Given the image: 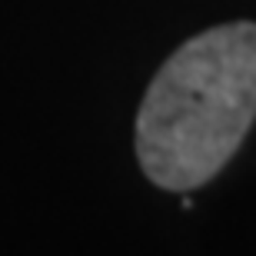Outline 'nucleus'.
I'll list each match as a JSON object with an SVG mask.
<instances>
[{
  "mask_svg": "<svg viewBox=\"0 0 256 256\" xmlns=\"http://www.w3.org/2000/svg\"><path fill=\"white\" fill-rule=\"evenodd\" d=\"M256 120V24L186 40L156 70L136 114V156L163 190L213 180Z\"/></svg>",
  "mask_w": 256,
  "mask_h": 256,
  "instance_id": "nucleus-1",
  "label": "nucleus"
}]
</instances>
